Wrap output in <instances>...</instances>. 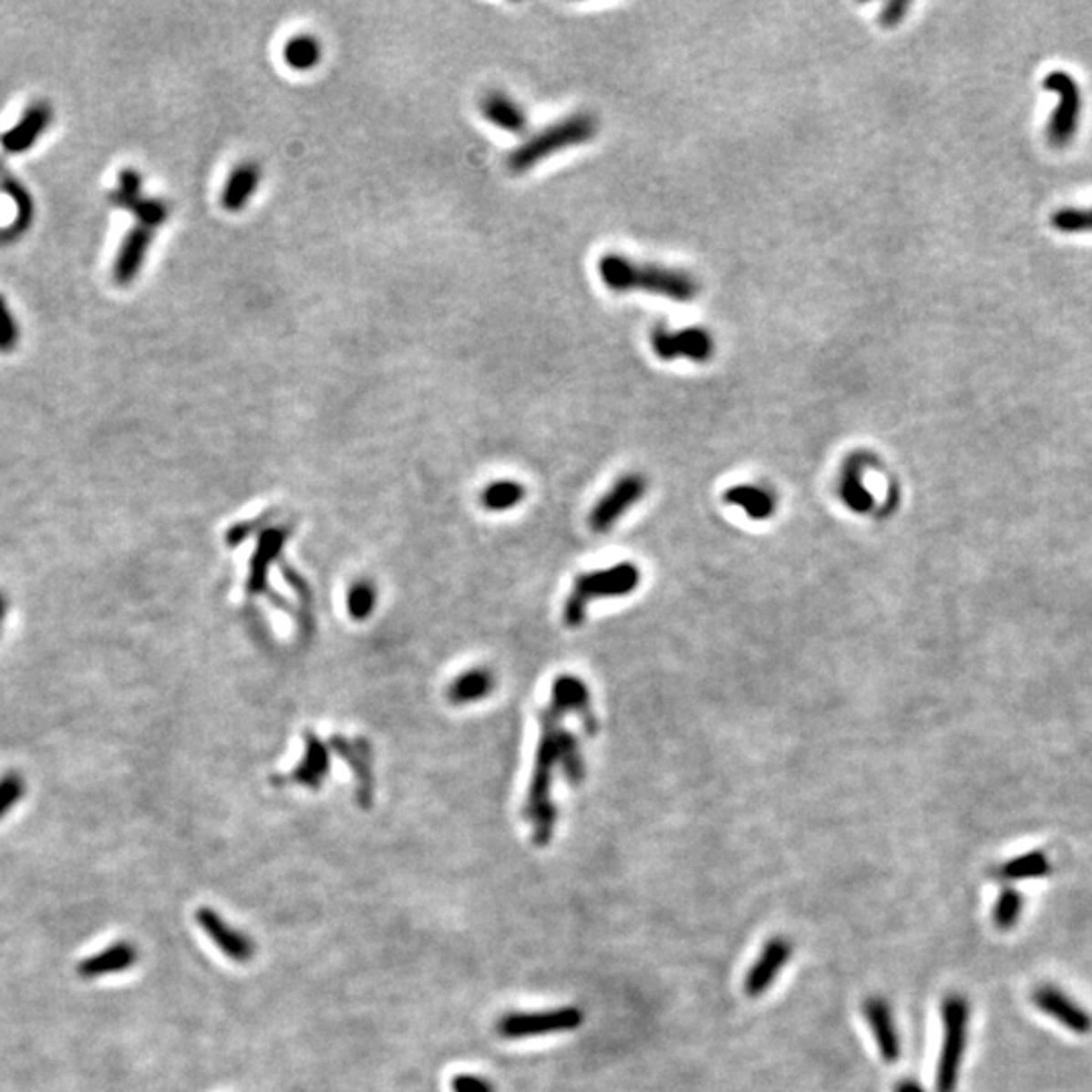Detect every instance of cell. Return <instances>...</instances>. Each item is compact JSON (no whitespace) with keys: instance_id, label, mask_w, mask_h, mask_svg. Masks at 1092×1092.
<instances>
[{"instance_id":"cell-32","label":"cell","mask_w":1092,"mask_h":1092,"mask_svg":"<svg viewBox=\"0 0 1092 1092\" xmlns=\"http://www.w3.org/2000/svg\"><path fill=\"white\" fill-rule=\"evenodd\" d=\"M18 345V324L15 322V316L11 308H8V302L3 294H0V353H11Z\"/></svg>"},{"instance_id":"cell-14","label":"cell","mask_w":1092,"mask_h":1092,"mask_svg":"<svg viewBox=\"0 0 1092 1092\" xmlns=\"http://www.w3.org/2000/svg\"><path fill=\"white\" fill-rule=\"evenodd\" d=\"M53 114L47 104H35L26 109L23 118L8 132L0 136V144L8 154H23L31 150L36 140L45 134Z\"/></svg>"},{"instance_id":"cell-24","label":"cell","mask_w":1092,"mask_h":1092,"mask_svg":"<svg viewBox=\"0 0 1092 1092\" xmlns=\"http://www.w3.org/2000/svg\"><path fill=\"white\" fill-rule=\"evenodd\" d=\"M522 498H524L522 484L512 482V479H498V482H492L482 492V504L488 508V510L504 512V510H510V508L520 504Z\"/></svg>"},{"instance_id":"cell-3","label":"cell","mask_w":1092,"mask_h":1092,"mask_svg":"<svg viewBox=\"0 0 1092 1092\" xmlns=\"http://www.w3.org/2000/svg\"><path fill=\"white\" fill-rule=\"evenodd\" d=\"M595 134L597 119L591 114H575L559 119L518 146L508 159V166L514 172H526L552 154L589 142Z\"/></svg>"},{"instance_id":"cell-21","label":"cell","mask_w":1092,"mask_h":1092,"mask_svg":"<svg viewBox=\"0 0 1092 1092\" xmlns=\"http://www.w3.org/2000/svg\"><path fill=\"white\" fill-rule=\"evenodd\" d=\"M1050 872V860L1040 850L1028 851V854L1015 856L1010 862H1005L999 868L1004 881H1034V878H1044Z\"/></svg>"},{"instance_id":"cell-9","label":"cell","mask_w":1092,"mask_h":1092,"mask_svg":"<svg viewBox=\"0 0 1092 1092\" xmlns=\"http://www.w3.org/2000/svg\"><path fill=\"white\" fill-rule=\"evenodd\" d=\"M197 922L202 932L215 943V947L223 953L227 959L235 961V963H249V961L253 959V941L249 939L245 932L231 927L217 911L209 909V906H201L197 911Z\"/></svg>"},{"instance_id":"cell-19","label":"cell","mask_w":1092,"mask_h":1092,"mask_svg":"<svg viewBox=\"0 0 1092 1092\" xmlns=\"http://www.w3.org/2000/svg\"><path fill=\"white\" fill-rule=\"evenodd\" d=\"M870 461H872V458L868 453H856L844 466V478L840 482V498H844V504L854 512H866L870 504H872L862 482L864 469Z\"/></svg>"},{"instance_id":"cell-27","label":"cell","mask_w":1092,"mask_h":1092,"mask_svg":"<svg viewBox=\"0 0 1092 1092\" xmlns=\"http://www.w3.org/2000/svg\"><path fill=\"white\" fill-rule=\"evenodd\" d=\"M1024 911V896L1015 888H1005L994 909V922L999 931L1014 929Z\"/></svg>"},{"instance_id":"cell-4","label":"cell","mask_w":1092,"mask_h":1092,"mask_svg":"<svg viewBox=\"0 0 1092 1092\" xmlns=\"http://www.w3.org/2000/svg\"><path fill=\"white\" fill-rule=\"evenodd\" d=\"M640 582V572L634 564L623 562L605 571H595L577 579L567 603H564V623L577 627L585 619V609L597 597L627 595Z\"/></svg>"},{"instance_id":"cell-12","label":"cell","mask_w":1092,"mask_h":1092,"mask_svg":"<svg viewBox=\"0 0 1092 1092\" xmlns=\"http://www.w3.org/2000/svg\"><path fill=\"white\" fill-rule=\"evenodd\" d=\"M154 231L156 229L140 225V223H136V227L128 231V235L124 237V243L118 252L116 265H114V280L119 285H129L136 280V275L140 273L142 265L146 262V255H148V252H150Z\"/></svg>"},{"instance_id":"cell-23","label":"cell","mask_w":1092,"mask_h":1092,"mask_svg":"<svg viewBox=\"0 0 1092 1092\" xmlns=\"http://www.w3.org/2000/svg\"><path fill=\"white\" fill-rule=\"evenodd\" d=\"M322 57L320 43L312 35H298L285 43L283 59L295 71H308L318 65Z\"/></svg>"},{"instance_id":"cell-5","label":"cell","mask_w":1092,"mask_h":1092,"mask_svg":"<svg viewBox=\"0 0 1092 1092\" xmlns=\"http://www.w3.org/2000/svg\"><path fill=\"white\" fill-rule=\"evenodd\" d=\"M967 1024V999L961 995H949L945 1002H943V1025H945V1035H943V1048L937 1064V1080H934L937 1092L957 1090L961 1062H963L965 1056Z\"/></svg>"},{"instance_id":"cell-20","label":"cell","mask_w":1092,"mask_h":1092,"mask_svg":"<svg viewBox=\"0 0 1092 1092\" xmlns=\"http://www.w3.org/2000/svg\"><path fill=\"white\" fill-rule=\"evenodd\" d=\"M494 674L489 670H469L451 684L448 696L453 705H468L486 698L494 690Z\"/></svg>"},{"instance_id":"cell-7","label":"cell","mask_w":1092,"mask_h":1092,"mask_svg":"<svg viewBox=\"0 0 1092 1092\" xmlns=\"http://www.w3.org/2000/svg\"><path fill=\"white\" fill-rule=\"evenodd\" d=\"M582 1024V1014L577 1007H559L549 1012L532 1014H506L496 1024L498 1035L506 1040L532 1038V1035L572 1032Z\"/></svg>"},{"instance_id":"cell-28","label":"cell","mask_w":1092,"mask_h":1092,"mask_svg":"<svg viewBox=\"0 0 1092 1092\" xmlns=\"http://www.w3.org/2000/svg\"><path fill=\"white\" fill-rule=\"evenodd\" d=\"M1050 223L1060 233H1092V209H1058Z\"/></svg>"},{"instance_id":"cell-11","label":"cell","mask_w":1092,"mask_h":1092,"mask_svg":"<svg viewBox=\"0 0 1092 1092\" xmlns=\"http://www.w3.org/2000/svg\"><path fill=\"white\" fill-rule=\"evenodd\" d=\"M645 492V482L640 476H625L599 500V504L591 512V526L593 531L603 532L613 526L619 516L629 510Z\"/></svg>"},{"instance_id":"cell-6","label":"cell","mask_w":1092,"mask_h":1092,"mask_svg":"<svg viewBox=\"0 0 1092 1092\" xmlns=\"http://www.w3.org/2000/svg\"><path fill=\"white\" fill-rule=\"evenodd\" d=\"M1042 86H1044V89L1054 91V94L1060 96L1058 106L1048 119L1046 136H1048V142L1054 148H1064L1072 142V138H1075L1077 128H1078L1080 109H1082V98H1080L1078 83L1075 81V77L1068 76V73L1052 71L1044 77Z\"/></svg>"},{"instance_id":"cell-25","label":"cell","mask_w":1092,"mask_h":1092,"mask_svg":"<svg viewBox=\"0 0 1092 1092\" xmlns=\"http://www.w3.org/2000/svg\"><path fill=\"white\" fill-rule=\"evenodd\" d=\"M326 771H328L326 751L320 747L316 738L310 737L308 755H305L304 763L298 767V771L294 773L292 781L302 783V785H310V788H318L324 779V775H326Z\"/></svg>"},{"instance_id":"cell-1","label":"cell","mask_w":1092,"mask_h":1092,"mask_svg":"<svg viewBox=\"0 0 1092 1092\" xmlns=\"http://www.w3.org/2000/svg\"><path fill=\"white\" fill-rule=\"evenodd\" d=\"M567 710H577L589 716V694L585 684H581L575 675H561L554 684V702L544 716V735L539 758H536L529 801H526V818L532 823V840L541 848L552 840L554 821H557V809L551 801L554 769L561 765L571 783H579L585 777L577 740L567 730H562L559 723Z\"/></svg>"},{"instance_id":"cell-31","label":"cell","mask_w":1092,"mask_h":1092,"mask_svg":"<svg viewBox=\"0 0 1092 1092\" xmlns=\"http://www.w3.org/2000/svg\"><path fill=\"white\" fill-rule=\"evenodd\" d=\"M128 211L134 212L138 223L152 227V229L160 227L166 221V217H169V209H166L164 202L154 201V199H138L128 207Z\"/></svg>"},{"instance_id":"cell-37","label":"cell","mask_w":1092,"mask_h":1092,"mask_svg":"<svg viewBox=\"0 0 1092 1092\" xmlns=\"http://www.w3.org/2000/svg\"><path fill=\"white\" fill-rule=\"evenodd\" d=\"M896 1092H924V1090L919 1085H916V1082L909 1080V1082H901V1087H899V1090H896Z\"/></svg>"},{"instance_id":"cell-34","label":"cell","mask_w":1092,"mask_h":1092,"mask_svg":"<svg viewBox=\"0 0 1092 1092\" xmlns=\"http://www.w3.org/2000/svg\"><path fill=\"white\" fill-rule=\"evenodd\" d=\"M453 1092H496L488 1080L471 1075H459L451 1080Z\"/></svg>"},{"instance_id":"cell-13","label":"cell","mask_w":1092,"mask_h":1092,"mask_svg":"<svg viewBox=\"0 0 1092 1092\" xmlns=\"http://www.w3.org/2000/svg\"><path fill=\"white\" fill-rule=\"evenodd\" d=\"M789 955L791 945L785 939L777 937L767 943L763 953L755 961V965L748 971L745 979V992L751 997L765 994L773 984V979L781 974V969L789 961Z\"/></svg>"},{"instance_id":"cell-22","label":"cell","mask_w":1092,"mask_h":1092,"mask_svg":"<svg viewBox=\"0 0 1092 1092\" xmlns=\"http://www.w3.org/2000/svg\"><path fill=\"white\" fill-rule=\"evenodd\" d=\"M725 500L728 504L743 508V510L751 518H755V520H763V518H767L775 510L771 494L765 492V489H761V488H755L751 484L737 486L733 489H728V492L725 494Z\"/></svg>"},{"instance_id":"cell-35","label":"cell","mask_w":1092,"mask_h":1092,"mask_svg":"<svg viewBox=\"0 0 1092 1092\" xmlns=\"http://www.w3.org/2000/svg\"><path fill=\"white\" fill-rule=\"evenodd\" d=\"M906 11H909V5H906V3H891V5H886L882 8V13H881V23L884 26H896V25H899L902 21V16L906 15Z\"/></svg>"},{"instance_id":"cell-18","label":"cell","mask_w":1092,"mask_h":1092,"mask_svg":"<svg viewBox=\"0 0 1092 1092\" xmlns=\"http://www.w3.org/2000/svg\"><path fill=\"white\" fill-rule=\"evenodd\" d=\"M479 108H482V114L488 122L494 124L500 129H504V132L522 134L526 126H529V119H526L524 109L506 94H500V91H492V94H488L482 99V106Z\"/></svg>"},{"instance_id":"cell-15","label":"cell","mask_w":1092,"mask_h":1092,"mask_svg":"<svg viewBox=\"0 0 1092 1092\" xmlns=\"http://www.w3.org/2000/svg\"><path fill=\"white\" fill-rule=\"evenodd\" d=\"M138 963V949L128 941H118L104 951L83 959L77 965V975L81 979H98L134 967Z\"/></svg>"},{"instance_id":"cell-29","label":"cell","mask_w":1092,"mask_h":1092,"mask_svg":"<svg viewBox=\"0 0 1092 1092\" xmlns=\"http://www.w3.org/2000/svg\"><path fill=\"white\" fill-rule=\"evenodd\" d=\"M26 793V783L21 773L6 771L0 777V819H5L15 805L23 801Z\"/></svg>"},{"instance_id":"cell-2","label":"cell","mask_w":1092,"mask_h":1092,"mask_svg":"<svg viewBox=\"0 0 1092 1092\" xmlns=\"http://www.w3.org/2000/svg\"><path fill=\"white\" fill-rule=\"evenodd\" d=\"M599 277L609 290L664 295L675 302H690L698 295V282L684 270L655 263H637L622 253H605L599 259Z\"/></svg>"},{"instance_id":"cell-36","label":"cell","mask_w":1092,"mask_h":1092,"mask_svg":"<svg viewBox=\"0 0 1092 1092\" xmlns=\"http://www.w3.org/2000/svg\"><path fill=\"white\" fill-rule=\"evenodd\" d=\"M8 613V597L6 593L0 591V635H3V627H5V619Z\"/></svg>"},{"instance_id":"cell-26","label":"cell","mask_w":1092,"mask_h":1092,"mask_svg":"<svg viewBox=\"0 0 1092 1092\" xmlns=\"http://www.w3.org/2000/svg\"><path fill=\"white\" fill-rule=\"evenodd\" d=\"M0 184H3L5 191L8 192V197H11L15 205H16L18 215H16V223L15 225H18V229L25 231L26 225H29L31 221H33V215H35V212H33L35 205H33L31 194L26 192V189L23 187V184L18 182L13 177V174L5 169V166H0Z\"/></svg>"},{"instance_id":"cell-33","label":"cell","mask_w":1092,"mask_h":1092,"mask_svg":"<svg viewBox=\"0 0 1092 1092\" xmlns=\"http://www.w3.org/2000/svg\"><path fill=\"white\" fill-rule=\"evenodd\" d=\"M140 184L142 179L136 170H124L119 174V191L114 192L116 205L128 209L134 201L140 199Z\"/></svg>"},{"instance_id":"cell-10","label":"cell","mask_w":1092,"mask_h":1092,"mask_svg":"<svg viewBox=\"0 0 1092 1092\" xmlns=\"http://www.w3.org/2000/svg\"><path fill=\"white\" fill-rule=\"evenodd\" d=\"M1032 1002L1040 1012L1054 1017L1070 1032L1085 1035L1092 1030V1015L1056 985H1040L1032 994Z\"/></svg>"},{"instance_id":"cell-17","label":"cell","mask_w":1092,"mask_h":1092,"mask_svg":"<svg viewBox=\"0 0 1092 1092\" xmlns=\"http://www.w3.org/2000/svg\"><path fill=\"white\" fill-rule=\"evenodd\" d=\"M262 180V170L255 162H243L229 174V179L221 192V205L229 212H239L247 207L253 192Z\"/></svg>"},{"instance_id":"cell-8","label":"cell","mask_w":1092,"mask_h":1092,"mask_svg":"<svg viewBox=\"0 0 1092 1092\" xmlns=\"http://www.w3.org/2000/svg\"><path fill=\"white\" fill-rule=\"evenodd\" d=\"M652 348L662 360L690 358L696 363H706L715 355V342L702 328H684L680 332H670L658 326L652 332Z\"/></svg>"},{"instance_id":"cell-30","label":"cell","mask_w":1092,"mask_h":1092,"mask_svg":"<svg viewBox=\"0 0 1092 1092\" xmlns=\"http://www.w3.org/2000/svg\"><path fill=\"white\" fill-rule=\"evenodd\" d=\"M376 603V593L375 587L370 585L366 581H358L356 585H353V589L348 591V613L353 615V619H358V622H363L370 615V611L375 609Z\"/></svg>"},{"instance_id":"cell-16","label":"cell","mask_w":1092,"mask_h":1092,"mask_svg":"<svg viewBox=\"0 0 1092 1092\" xmlns=\"http://www.w3.org/2000/svg\"><path fill=\"white\" fill-rule=\"evenodd\" d=\"M866 1020L872 1028L874 1040L886 1062H896L901 1056V1040L896 1032L891 1005L882 997H870L866 1002Z\"/></svg>"}]
</instances>
